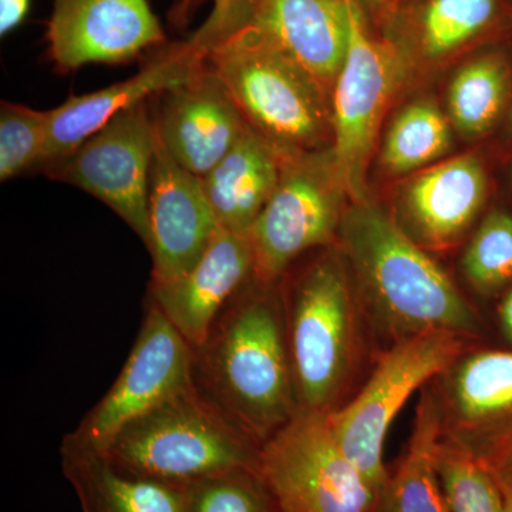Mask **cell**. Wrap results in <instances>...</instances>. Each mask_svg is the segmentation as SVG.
I'll return each instance as SVG.
<instances>
[{
    "label": "cell",
    "mask_w": 512,
    "mask_h": 512,
    "mask_svg": "<svg viewBox=\"0 0 512 512\" xmlns=\"http://www.w3.org/2000/svg\"><path fill=\"white\" fill-rule=\"evenodd\" d=\"M286 343L301 410L332 414L352 402L383 349L348 259L335 244L281 279Z\"/></svg>",
    "instance_id": "6da1fadb"
},
{
    "label": "cell",
    "mask_w": 512,
    "mask_h": 512,
    "mask_svg": "<svg viewBox=\"0 0 512 512\" xmlns=\"http://www.w3.org/2000/svg\"><path fill=\"white\" fill-rule=\"evenodd\" d=\"M338 241L383 352L431 332L460 333L490 345L487 319L379 207L355 202L343 214Z\"/></svg>",
    "instance_id": "7a4b0ae2"
},
{
    "label": "cell",
    "mask_w": 512,
    "mask_h": 512,
    "mask_svg": "<svg viewBox=\"0 0 512 512\" xmlns=\"http://www.w3.org/2000/svg\"><path fill=\"white\" fill-rule=\"evenodd\" d=\"M195 387L262 446L298 414L281 281L252 278L192 349Z\"/></svg>",
    "instance_id": "3957f363"
},
{
    "label": "cell",
    "mask_w": 512,
    "mask_h": 512,
    "mask_svg": "<svg viewBox=\"0 0 512 512\" xmlns=\"http://www.w3.org/2000/svg\"><path fill=\"white\" fill-rule=\"evenodd\" d=\"M207 62L279 156L319 153L332 130L328 92L262 30L247 23L212 47Z\"/></svg>",
    "instance_id": "277c9868"
},
{
    "label": "cell",
    "mask_w": 512,
    "mask_h": 512,
    "mask_svg": "<svg viewBox=\"0 0 512 512\" xmlns=\"http://www.w3.org/2000/svg\"><path fill=\"white\" fill-rule=\"evenodd\" d=\"M259 451L192 382L127 423L104 453L140 476L187 487L235 468H258Z\"/></svg>",
    "instance_id": "5b68a950"
},
{
    "label": "cell",
    "mask_w": 512,
    "mask_h": 512,
    "mask_svg": "<svg viewBox=\"0 0 512 512\" xmlns=\"http://www.w3.org/2000/svg\"><path fill=\"white\" fill-rule=\"evenodd\" d=\"M488 345L453 332H431L384 350L359 394L329 414L340 450L377 488L386 477L383 451L397 414L417 390L424 389L464 352Z\"/></svg>",
    "instance_id": "8992f818"
},
{
    "label": "cell",
    "mask_w": 512,
    "mask_h": 512,
    "mask_svg": "<svg viewBox=\"0 0 512 512\" xmlns=\"http://www.w3.org/2000/svg\"><path fill=\"white\" fill-rule=\"evenodd\" d=\"M278 512H370L376 490L340 450L329 414L299 410L259 451Z\"/></svg>",
    "instance_id": "52a82bcc"
},
{
    "label": "cell",
    "mask_w": 512,
    "mask_h": 512,
    "mask_svg": "<svg viewBox=\"0 0 512 512\" xmlns=\"http://www.w3.org/2000/svg\"><path fill=\"white\" fill-rule=\"evenodd\" d=\"M330 156L281 157V178L249 231L255 278L279 282L302 256L338 239L342 194Z\"/></svg>",
    "instance_id": "ba28073f"
},
{
    "label": "cell",
    "mask_w": 512,
    "mask_h": 512,
    "mask_svg": "<svg viewBox=\"0 0 512 512\" xmlns=\"http://www.w3.org/2000/svg\"><path fill=\"white\" fill-rule=\"evenodd\" d=\"M427 389L441 441L500 474L512 458V348H471Z\"/></svg>",
    "instance_id": "9c48e42d"
},
{
    "label": "cell",
    "mask_w": 512,
    "mask_h": 512,
    "mask_svg": "<svg viewBox=\"0 0 512 512\" xmlns=\"http://www.w3.org/2000/svg\"><path fill=\"white\" fill-rule=\"evenodd\" d=\"M346 2L349 45L332 89L330 161L340 187L357 202L365 200L367 163L384 110L402 80L403 66L392 46L370 35L357 0Z\"/></svg>",
    "instance_id": "30bf717a"
},
{
    "label": "cell",
    "mask_w": 512,
    "mask_h": 512,
    "mask_svg": "<svg viewBox=\"0 0 512 512\" xmlns=\"http://www.w3.org/2000/svg\"><path fill=\"white\" fill-rule=\"evenodd\" d=\"M154 151L156 123L148 101H143L121 111L45 174L103 202L148 249V191Z\"/></svg>",
    "instance_id": "8fae6325"
},
{
    "label": "cell",
    "mask_w": 512,
    "mask_h": 512,
    "mask_svg": "<svg viewBox=\"0 0 512 512\" xmlns=\"http://www.w3.org/2000/svg\"><path fill=\"white\" fill-rule=\"evenodd\" d=\"M146 316L116 382L72 431L77 439L106 450L131 420L190 386L192 348L156 306Z\"/></svg>",
    "instance_id": "7c38bea8"
},
{
    "label": "cell",
    "mask_w": 512,
    "mask_h": 512,
    "mask_svg": "<svg viewBox=\"0 0 512 512\" xmlns=\"http://www.w3.org/2000/svg\"><path fill=\"white\" fill-rule=\"evenodd\" d=\"M46 39L60 73L128 63L167 42L148 0H52Z\"/></svg>",
    "instance_id": "4fadbf2b"
},
{
    "label": "cell",
    "mask_w": 512,
    "mask_h": 512,
    "mask_svg": "<svg viewBox=\"0 0 512 512\" xmlns=\"http://www.w3.org/2000/svg\"><path fill=\"white\" fill-rule=\"evenodd\" d=\"M148 221V251L153 258L151 284H165L190 271L220 229L201 178L171 157L157 131Z\"/></svg>",
    "instance_id": "5bb4252c"
},
{
    "label": "cell",
    "mask_w": 512,
    "mask_h": 512,
    "mask_svg": "<svg viewBox=\"0 0 512 512\" xmlns=\"http://www.w3.org/2000/svg\"><path fill=\"white\" fill-rule=\"evenodd\" d=\"M154 123L171 157L200 178L227 156L247 128L207 59L185 82L161 93Z\"/></svg>",
    "instance_id": "9a60e30c"
},
{
    "label": "cell",
    "mask_w": 512,
    "mask_h": 512,
    "mask_svg": "<svg viewBox=\"0 0 512 512\" xmlns=\"http://www.w3.org/2000/svg\"><path fill=\"white\" fill-rule=\"evenodd\" d=\"M207 59L190 39L158 47L140 72L97 92L73 96L47 111L45 154L39 170L62 161L121 111L181 84Z\"/></svg>",
    "instance_id": "2e32d148"
},
{
    "label": "cell",
    "mask_w": 512,
    "mask_h": 512,
    "mask_svg": "<svg viewBox=\"0 0 512 512\" xmlns=\"http://www.w3.org/2000/svg\"><path fill=\"white\" fill-rule=\"evenodd\" d=\"M255 256L249 232L218 229L190 271L165 284H150L147 302L198 348L220 313L252 281Z\"/></svg>",
    "instance_id": "e0dca14e"
},
{
    "label": "cell",
    "mask_w": 512,
    "mask_h": 512,
    "mask_svg": "<svg viewBox=\"0 0 512 512\" xmlns=\"http://www.w3.org/2000/svg\"><path fill=\"white\" fill-rule=\"evenodd\" d=\"M487 175L474 154L451 158L417 175L403 200V231L421 248L457 244L483 208Z\"/></svg>",
    "instance_id": "ac0fdd59"
},
{
    "label": "cell",
    "mask_w": 512,
    "mask_h": 512,
    "mask_svg": "<svg viewBox=\"0 0 512 512\" xmlns=\"http://www.w3.org/2000/svg\"><path fill=\"white\" fill-rule=\"evenodd\" d=\"M249 23L311 74L333 89L349 45L346 0H252Z\"/></svg>",
    "instance_id": "d6986e66"
},
{
    "label": "cell",
    "mask_w": 512,
    "mask_h": 512,
    "mask_svg": "<svg viewBox=\"0 0 512 512\" xmlns=\"http://www.w3.org/2000/svg\"><path fill=\"white\" fill-rule=\"evenodd\" d=\"M66 480L82 512H185L187 487L140 476L104 451L66 434L60 446Z\"/></svg>",
    "instance_id": "ffe728a7"
},
{
    "label": "cell",
    "mask_w": 512,
    "mask_h": 512,
    "mask_svg": "<svg viewBox=\"0 0 512 512\" xmlns=\"http://www.w3.org/2000/svg\"><path fill=\"white\" fill-rule=\"evenodd\" d=\"M279 178L281 156L247 124L227 156L201 181L220 228L249 232L271 200Z\"/></svg>",
    "instance_id": "44dd1931"
},
{
    "label": "cell",
    "mask_w": 512,
    "mask_h": 512,
    "mask_svg": "<svg viewBox=\"0 0 512 512\" xmlns=\"http://www.w3.org/2000/svg\"><path fill=\"white\" fill-rule=\"evenodd\" d=\"M439 420L427 386L421 389L412 434L400 457L387 467L370 512H451L436 468Z\"/></svg>",
    "instance_id": "7402d4cb"
},
{
    "label": "cell",
    "mask_w": 512,
    "mask_h": 512,
    "mask_svg": "<svg viewBox=\"0 0 512 512\" xmlns=\"http://www.w3.org/2000/svg\"><path fill=\"white\" fill-rule=\"evenodd\" d=\"M507 97V67L497 56H483L458 70L448 89V113L466 136L493 127Z\"/></svg>",
    "instance_id": "603a6c76"
},
{
    "label": "cell",
    "mask_w": 512,
    "mask_h": 512,
    "mask_svg": "<svg viewBox=\"0 0 512 512\" xmlns=\"http://www.w3.org/2000/svg\"><path fill=\"white\" fill-rule=\"evenodd\" d=\"M450 144L446 116L430 101H417L404 107L387 131L382 163L390 173H410L443 157Z\"/></svg>",
    "instance_id": "cb8c5ba5"
},
{
    "label": "cell",
    "mask_w": 512,
    "mask_h": 512,
    "mask_svg": "<svg viewBox=\"0 0 512 512\" xmlns=\"http://www.w3.org/2000/svg\"><path fill=\"white\" fill-rule=\"evenodd\" d=\"M461 271L484 298L503 295L512 285V215L491 211L461 256Z\"/></svg>",
    "instance_id": "d4e9b609"
},
{
    "label": "cell",
    "mask_w": 512,
    "mask_h": 512,
    "mask_svg": "<svg viewBox=\"0 0 512 512\" xmlns=\"http://www.w3.org/2000/svg\"><path fill=\"white\" fill-rule=\"evenodd\" d=\"M436 468L451 512H508L500 476L441 439Z\"/></svg>",
    "instance_id": "484cf974"
},
{
    "label": "cell",
    "mask_w": 512,
    "mask_h": 512,
    "mask_svg": "<svg viewBox=\"0 0 512 512\" xmlns=\"http://www.w3.org/2000/svg\"><path fill=\"white\" fill-rule=\"evenodd\" d=\"M497 0H430L421 19L424 53L439 59L466 45L490 26Z\"/></svg>",
    "instance_id": "4316f807"
},
{
    "label": "cell",
    "mask_w": 512,
    "mask_h": 512,
    "mask_svg": "<svg viewBox=\"0 0 512 512\" xmlns=\"http://www.w3.org/2000/svg\"><path fill=\"white\" fill-rule=\"evenodd\" d=\"M185 512H278L258 468H235L187 485Z\"/></svg>",
    "instance_id": "83f0119b"
},
{
    "label": "cell",
    "mask_w": 512,
    "mask_h": 512,
    "mask_svg": "<svg viewBox=\"0 0 512 512\" xmlns=\"http://www.w3.org/2000/svg\"><path fill=\"white\" fill-rule=\"evenodd\" d=\"M47 111L23 104H0V180L39 170L45 154Z\"/></svg>",
    "instance_id": "f1b7e54d"
},
{
    "label": "cell",
    "mask_w": 512,
    "mask_h": 512,
    "mask_svg": "<svg viewBox=\"0 0 512 512\" xmlns=\"http://www.w3.org/2000/svg\"><path fill=\"white\" fill-rule=\"evenodd\" d=\"M204 0H181L174 8L173 23H185L188 16L194 12L195 6ZM211 15L202 23L200 29L190 37L195 46L202 52L208 53L215 45L227 39L251 20L252 0H212Z\"/></svg>",
    "instance_id": "f546056e"
},
{
    "label": "cell",
    "mask_w": 512,
    "mask_h": 512,
    "mask_svg": "<svg viewBox=\"0 0 512 512\" xmlns=\"http://www.w3.org/2000/svg\"><path fill=\"white\" fill-rule=\"evenodd\" d=\"M30 12V0H0V35L8 36L18 29Z\"/></svg>",
    "instance_id": "4dcf8cb0"
},
{
    "label": "cell",
    "mask_w": 512,
    "mask_h": 512,
    "mask_svg": "<svg viewBox=\"0 0 512 512\" xmlns=\"http://www.w3.org/2000/svg\"><path fill=\"white\" fill-rule=\"evenodd\" d=\"M498 333L503 338L505 348H512V285L501 295L497 305Z\"/></svg>",
    "instance_id": "1f68e13d"
},
{
    "label": "cell",
    "mask_w": 512,
    "mask_h": 512,
    "mask_svg": "<svg viewBox=\"0 0 512 512\" xmlns=\"http://www.w3.org/2000/svg\"><path fill=\"white\" fill-rule=\"evenodd\" d=\"M498 476L501 477V480L504 481L505 484L508 485V487L512 490V458L510 461H508L507 466L504 467V470L501 471Z\"/></svg>",
    "instance_id": "d6a6232c"
},
{
    "label": "cell",
    "mask_w": 512,
    "mask_h": 512,
    "mask_svg": "<svg viewBox=\"0 0 512 512\" xmlns=\"http://www.w3.org/2000/svg\"><path fill=\"white\" fill-rule=\"evenodd\" d=\"M501 484H503L505 500H507V510L508 512H512V490L510 487H508L507 484L504 483L503 480H501Z\"/></svg>",
    "instance_id": "836d02e7"
},
{
    "label": "cell",
    "mask_w": 512,
    "mask_h": 512,
    "mask_svg": "<svg viewBox=\"0 0 512 512\" xmlns=\"http://www.w3.org/2000/svg\"><path fill=\"white\" fill-rule=\"evenodd\" d=\"M373 2L376 3V5H386L387 2H389V0H373Z\"/></svg>",
    "instance_id": "e575fe53"
},
{
    "label": "cell",
    "mask_w": 512,
    "mask_h": 512,
    "mask_svg": "<svg viewBox=\"0 0 512 512\" xmlns=\"http://www.w3.org/2000/svg\"><path fill=\"white\" fill-rule=\"evenodd\" d=\"M510 124H511V127H512V109H511V114H510Z\"/></svg>",
    "instance_id": "d590c367"
}]
</instances>
